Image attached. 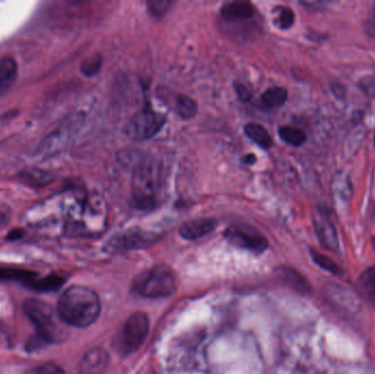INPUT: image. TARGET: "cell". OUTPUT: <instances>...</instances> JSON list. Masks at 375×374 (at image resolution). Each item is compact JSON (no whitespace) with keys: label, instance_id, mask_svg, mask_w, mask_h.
I'll use <instances>...</instances> for the list:
<instances>
[{"label":"cell","instance_id":"cell-1","mask_svg":"<svg viewBox=\"0 0 375 374\" xmlns=\"http://www.w3.org/2000/svg\"><path fill=\"white\" fill-rule=\"evenodd\" d=\"M99 296L84 285H73L64 291L58 300V312L65 324L86 328L94 324L100 315Z\"/></svg>","mask_w":375,"mask_h":374},{"label":"cell","instance_id":"cell-2","mask_svg":"<svg viewBox=\"0 0 375 374\" xmlns=\"http://www.w3.org/2000/svg\"><path fill=\"white\" fill-rule=\"evenodd\" d=\"M160 169L155 161L142 159L135 163L132 176V202L141 211H152L157 204Z\"/></svg>","mask_w":375,"mask_h":374},{"label":"cell","instance_id":"cell-3","mask_svg":"<svg viewBox=\"0 0 375 374\" xmlns=\"http://www.w3.org/2000/svg\"><path fill=\"white\" fill-rule=\"evenodd\" d=\"M24 313L37 327L40 337L49 343H58L64 338L63 324L60 314L52 306L37 299H29L24 304Z\"/></svg>","mask_w":375,"mask_h":374},{"label":"cell","instance_id":"cell-4","mask_svg":"<svg viewBox=\"0 0 375 374\" xmlns=\"http://www.w3.org/2000/svg\"><path fill=\"white\" fill-rule=\"evenodd\" d=\"M176 274L169 267H152L134 279L133 289L143 298L158 299L169 296L176 291Z\"/></svg>","mask_w":375,"mask_h":374},{"label":"cell","instance_id":"cell-5","mask_svg":"<svg viewBox=\"0 0 375 374\" xmlns=\"http://www.w3.org/2000/svg\"><path fill=\"white\" fill-rule=\"evenodd\" d=\"M167 116L145 103L141 110L132 116L124 127L126 136L133 141H147L155 136L163 129Z\"/></svg>","mask_w":375,"mask_h":374},{"label":"cell","instance_id":"cell-6","mask_svg":"<svg viewBox=\"0 0 375 374\" xmlns=\"http://www.w3.org/2000/svg\"><path fill=\"white\" fill-rule=\"evenodd\" d=\"M150 321L146 314L143 312L132 314L124 323L121 332L116 336L114 343L116 350L123 356H130L139 350L146 339Z\"/></svg>","mask_w":375,"mask_h":374},{"label":"cell","instance_id":"cell-7","mask_svg":"<svg viewBox=\"0 0 375 374\" xmlns=\"http://www.w3.org/2000/svg\"><path fill=\"white\" fill-rule=\"evenodd\" d=\"M224 238L232 245L254 253H263L268 248L267 238L257 229L247 225L229 226L224 233Z\"/></svg>","mask_w":375,"mask_h":374},{"label":"cell","instance_id":"cell-8","mask_svg":"<svg viewBox=\"0 0 375 374\" xmlns=\"http://www.w3.org/2000/svg\"><path fill=\"white\" fill-rule=\"evenodd\" d=\"M158 238L159 236L155 233L133 229L114 235L108 242V246L113 251H130L152 245Z\"/></svg>","mask_w":375,"mask_h":374},{"label":"cell","instance_id":"cell-9","mask_svg":"<svg viewBox=\"0 0 375 374\" xmlns=\"http://www.w3.org/2000/svg\"><path fill=\"white\" fill-rule=\"evenodd\" d=\"M110 357L103 348L96 347L85 353L79 364L78 374H105Z\"/></svg>","mask_w":375,"mask_h":374},{"label":"cell","instance_id":"cell-10","mask_svg":"<svg viewBox=\"0 0 375 374\" xmlns=\"http://www.w3.org/2000/svg\"><path fill=\"white\" fill-rule=\"evenodd\" d=\"M315 232L322 245L329 251H337L339 247L338 236L333 222L329 220L325 212H320V215L314 219Z\"/></svg>","mask_w":375,"mask_h":374},{"label":"cell","instance_id":"cell-11","mask_svg":"<svg viewBox=\"0 0 375 374\" xmlns=\"http://www.w3.org/2000/svg\"><path fill=\"white\" fill-rule=\"evenodd\" d=\"M216 220L198 219L184 222L179 229V234L184 240H195L204 238L216 229Z\"/></svg>","mask_w":375,"mask_h":374},{"label":"cell","instance_id":"cell-12","mask_svg":"<svg viewBox=\"0 0 375 374\" xmlns=\"http://www.w3.org/2000/svg\"><path fill=\"white\" fill-rule=\"evenodd\" d=\"M256 14V8L248 1L226 3L220 8V16L229 22H241L250 20Z\"/></svg>","mask_w":375,"mask_h":374},{"label":"cell","instance_id":"cell-13","mask_svg":"<svg viewBox=\"0 0 375 374\" xmlns=\"http://www.w3.org/2000/svg\"><path fill=\"white\" fill-rule=\"evenodd\" d=\"M18 76V66L12 57L0 60V97L8 93L16 82Z\"/></svg>","mask_w":375,"mask_h":374},{"label":"cell","instance_id":"cell-14","mask_svg":"<svg viewBox=\"0 0 375 374\" xmlns=\"http://www.w3.org/2000/svg\"><path fill=\"white\" fill-rule=\"evenodd\" d=\"M288 100V90L284 87H271L260 97L259 105L263 110H273L284 106Z\"/></svg>","mask_w":375,"mask_h":374},{"label":"cell","instance_id":"cell-15","mask_svg":"<svg viewBox=\"0 0 375 374\" xmlns=\"http://www.w3.org/2000/svg\"><path fill=\"white\" fill-rule=\"evenodd\" d=\"M173 109L180 119L191 120L198 112V106L191 97L182 93H177L173 97Z\"/></svg>","mask_w":375,"mask_h":374},{"label":"cell","instance_id":"cell-16","mask_svg":"<svg viewBox=\"0 0 375 374\" xmlns=\"http://www.w3.org/2000/svg\"><path fill=\"white\" fill-rule=\"evenodd\" d=\"M244 132L252 142L256 143L263 150H269L273 145L272 137L260 124L254 123V122L247 123L244 127Z\"/></svg>","mask_w":375,"mask_h":374},{"label":"cell","instance_id":"cell-17","mask_svg":"<svg viewBox=\"0 0 375 374\" xmlns=\"http://www.w3.org/2000/svg\"><path fill=\"white\" fill-rule=\"evenodd\" d=\"M360 291L375 306V266L367 268L358 280Z\"/></svg>","mask_w":375,"mask_h":374},{"label":"cell","instance_id":"cell-18","mask_svg":"<svg viewBox=\"0 0 375 374\" xmlns=\"http://www.w3.org/2000/svg\"><path fill=\"white\" fill-rule=\"evenodd\" d=\"M37 278V274L30 271V270L0 267V280H5V281H21L26 283V285H30Z\"/></svg>","mask_w":375,"mask_h":374},{"label":"cell","instance_id":"cell-19","mask_svg":"<svg viewBox=\"0 0 375 374\" xmlns=\"http://www.w3.org/2000/svg\"><path fill=\"white\" fill-rule=\"evenodd\" d=\"M65 280L60 276L56 274H50L48 277L42 278V279L33 280L30 283V287L32 289H35L37 291H41V292H51V291H56L62 287Z\"/></svg>","mask_w":375,"mask_h":374},{"label":"cell","instance_id":"cell-20","mask_svg":"<svg viewBox=\"0 0 375 374\" xmlns=\"http://www.w3.org/2000/svg\"><path fill=\"white\" fill-rule=\"evenodd\" d=\"M279 135L284 142L292 146H301L306 142V134L302 130L293 127H281Z\"/></svg>","mask_w":375,"mask_h":374},{"label":"cell","instance_id":"cell-21","mask_svg":"<svg viewBox=\"0 0 375 374\" xmlns=\"http://www.w3.org/2000/svg\"><path fill=\"white\" fill-rule=\"evenodd\" d=\"M101 66H103V56L100 54H96V55L90 56L89 58H87L82 62L80 65V71L85 76L92 77L99 73Z\"/></svg>","mask_w":375,"mask_h":374},{"label":"cell","instance_id":"cell-22","mask_svg":"<svg viewBox=\"0 0 375 374\" xmlns=\"http://www.w3.org/2000/svg\"><path fill=\"white\" fill-rule=\"evenodd\" d=\"M171 3L168 0H150L146 3L147 10L152 18L162 19L167 14Z\"/></svg>","mask_w":375,"mask_h":374},{"label":"cell","instance_id":"cell-23","mask_svg":"<svg viewBox=\"0 0 375 374\" xmlns=\"http://www.w3.org/2000/svg\"><path fill=\"white\" fill-rule=\"evenodd\" d=\"M313 260L320 267L325 269L326 271L331 272L333 274H341V269L335 261L331 260L327 256L323 253H317V251H312Z\"/></svg>","mask_w":375,"mask_h":374},{"label":"cell","instance_id":"cell-24","mask_svg":"<svg viewBox=\"0 0 375 374\" xmlns=\"http://www.w3.org/2000/svg\"><path fill=\"white\" fill-rule=\"evenodd\" d=\"M295 22V15H294L293 10L288 7H281L279 9V15L277 17V26L280 29L288 30L293 26Z\"/></svg>","mask_w":375,"mask_h":374},{"label":"cell","instance_id":"cell-25","mask_svg":"<svg viewBox=\"0 0 375 374\" xmlns=\"http://www.w3.org/2000/svg\"><path fill=\"white\" fill-rule=\"evenodd\" d=\"M26 374H65L61 366L55 364H45L35 366Z\"/></svg>","mask_w":375,"mask_h":374},{"label":"cell","instance_id":"cell-26","mask_svg":"<svg viewBox=\"0 0 375 374\" xmlns=\"http://www.w3.org/2000/svg\"><path fill=\"white\" fill-rule=\"evenodd\" d=\"M234 88H235V91L238 96L239 100L243 101V103H250L252 100V93L242 82H234Z\"/></svg>","mask_w":375,"mask_h":374},{"label":"cell","instance_id":"cell-27","mask_svg":"<svg viewBox=\"0 0 375 374\" xmlns=\"http://www.w3.org/2000/svg\"><path fill=\"white\" fill-rule=\"evenodd\" d=\"M363 29H365L367 35L375 37V7L370 11V14L367 15L365 24H363Z\"/></svg>","mask_w":375,"mask_h":374},{"label":"cell","instance_id":"cell-28","mask_svg":"<svg viewBox=\"0 0 375 374\" xmlns=\"http://www.w3.org/2000/svg\"><path fill=\"white\" fill-rule=\"evenodd\" d=\"M256 161H257V159H256V156L254 155V154H248V155L244 156L243 157V163H247V165H254V163H256Z\"/></svg>","mask_w":375,"mask_h":374},{"label":"cell","instance_id":"cell-29","mask_svg":"<svg viewBox=\"0 0 375 374\" xmlns=\"http://www.w3.org/2000/svg\"><path fill=\"white\" fill-rule=\"evenodd\" d=\"M7 213L6 211H0V214ZM7 222V216H0V226Z\"/></svg>","mask_w":375,"mask_h":374},{"label":"cell","instance_id":"cell-30","mask_svg":"<svg viewBox=\"0 0 375 374\" xmlns=\"http://www.w3.org/2000/svg\"><path fill=\"white\" fill-rule=\"evenodd\" d=\"M374 146H375V135H374Z\"/></svg>","mask_w":375,"mask_h":374}]
</instances>
